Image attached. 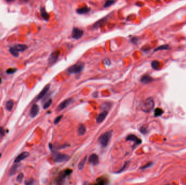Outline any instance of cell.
I'll return each mask as SVG.
<instances>
[{"label": "cell", "mask_w": 186, "mask_h": 185, "mask_svg": "<svg viewBox=\"0 0 186 185\" xmlns=\"http://www.w3.org/2000/svg\"><path fill=\"white\" fill-rule=\"evenodd\" d=\"M106 20H107V18H105L101 20H99V21L96 22L95 24L94 25V28H98V27H100V26H101L106 22Z\"/></svg>", "instance_id": "obj_21"}, {"label": "cell", "mask_w": 186, "mask_h": 185, "mask_svg": "<svg viewBox=\"0 0 186 185\" xmlns=\"http://www.w3.org/2000/svg\"><path fill=\"white\" fill-rule=\"evenodd\" d=\"M62 117H63V115H60V116H59L57 117L55 120V124H57V123H58L60 122V121L61 120Z\"/></svg>", "instance_id": "obj_34"}, {"label": "cell", "mask_w": 186, "mask_h": 185, "mask_svg": "<svg viewBox=\"0 0 186 185\" xmlns=\"http://www.w3.org/2000/svg\"><path fill=\"white\" fill-rule=\"evenodd\" d=\"M72 172H73V171L71 170V169H65V170L63 172H62L61 173H60V174L59 175V176L58 177V179L57 180V183H58V184L63 183V181H64V180L65 178V177L69 175L72 173Z\"/></svg>", "instance_id": "obj_4"}, {"label": "cell", "mask_w": 186, "mask_h": 185, "mask_svg": "<svg viewBox=\"0 0 186 185\" xmlns=\"http://www.w3.org/2000/svg\"><path fill=\"white\" fill-rule=\"evenodd\" d=\"M86 161H87V156L85 157L80 162L79 165V169H80V170H82V169L83 168V167H84V166L85 165V164H86Z\"/></svg>", "instance_id": "obj_26"}, {"label": "cell", "mask_w": 186, "mask_h": 185, "mask_svg": "<svg viewBox=\"0 0 186 185\" xmlns=\"http://www.w3.org/2000/svg\"><path fill=\"white\" fill-rule=\"evenodd\" d=\"M110 107H111V105L110 103H106L101 105V109H102L105 111H107V110L110 109Z\"/></svg>", "instance_id": "obj_31"}, {"label": "cell", "mask_w": 186, "mask_h": 185, "mask_svg": "<svg viewBox=\"0 0 186 185\" xmlns=\"http://www.w3.org/2000/svg\"><path fill=\"white\" fill-rule=\"evenodd\" d=\"M84 65L83 63L79 62L71 67H70L68 69V72L70 74H76L80 73L84 68Z\"/></svg>", "instance_id": "obj_2"}, {"label": "cell", "mask_w": 186, "mask_h": 185, "mask_svg": "<svg viewBox=\"0 0 186 185\" xmlns=\"http://www.w3.org/2000/svg\"><path fill=\"white\" fill-rule=\"evenodd\" d=\"M20 165L19 164V163L15 164L11 168L9 172V175H14L17 173V172L18 171V170L20 168Z\"/></svg>", "instance_id": "obj_16"}, {"label": "cell", "mask_w": 186, "mask_h": 185, "mask_svg": "<svg viewBox=\"0 0 186 185\" xmlns=\"http://www.w3.org/2000/svg\"><path fill=\"white\" fill-rule=\"evenodd\" d=\"M86 132V128L83 124H81L78 129V134L80 136H82L85 134Z\"/></svg>", "instance_id": "obj_20"}, {"label": "cell", "mask_w": 186, "mask_h": 185, "mask_svg": "<svg viewBox=\"0 0 186 185\" xmlns=\"http://www.w3.org/2000/svg\"><path fill=\"white\" fill-rule=\"evenodd\" d=\"M40 13L41 16L44 20H45V21H48L49 20L50 15H49L48 12H46L44 7H43L40 9Z\"/></svg>", "instance_id": "obj_15"}, {"label": "cell", "mask_w": 186, "mask_h": 185, "mask_svg": "<svg viewBox=\"0 0 186 185\" xmlns=\"http://www.w3.org/2000/svg\"><path fill=\"white\" fill-rule=\"evenodd\" d=\"M7 1H13V0H7Z\"/></svg>", "instance_id": "obj_42"}, {"label": "cell", "mask_w": 186, "mask_h": 185, "mask_svg": "<svg viewBox=\"0 0 186 185\" xmlns=\"http://www.w3.org/2000/svg\"><path fill=\"white\" fill-rule=\"evenodd\" d=\"M154 106V102L153 99L152 98H148L143 103L142 106V109L145 112H149L153 109Z\"/></svg>", "instance_id": "obj_1"}, {"label": "cell", "mask_w": 186, "mask_h": 185, "mask_svg": "<svg viewBox=\"0 0 186 185\" xmlns=\"http://www.w3.org/2000/svg\"><path fill=\"white\" fill-rule=\"evenodd\" d=\"M160 65V63L157 60H154L153 61L152 63H151V66L153 69H155V70H157V69L158 68V67H159Z\"/></svg>", "instance_id": "obj_24"}, {"label": "cell", "mask_w": 186, "mask_h": 185, "mask_svg": "<svg viewBox=\"0 0 186 185\" xmlns=\"http://www.w3.org/2000/svg\"><path fill=\"white\" fill-rule=\"evenodd\" d=\"M1 79L0 78V84H1Z\"/></svg>", "instance_id": "obj_43"}, {"label": "cell", "mask_w": 186, "mask_h": 185, "mask_svg": "<svg viewBox=\"0 0 186 185\" xmlns=\"http://www.w3.org/2000/svg\"><path fill=\"white\" fill-rule=\"evenodd\" d=\"M16 71V70L15 69H13V68H10L9 69V70H8L7 71V72L8 73H9V74H11V73H13L14 72H15V71Z\"/></svg>", "instance_id": "obj_37"}, {"label": "cell", "mask_w": 186, "mask_h": 185, "mask_svg": "<svg viewBox=\"0 0 186 185\" xmlns=\"http://www.w3.org/2000/svg\"><path fill=\"white\" fill-rule=\"evenodd\" d=\"M163 111L161 109L157 108L156 110H154V115L156 117H158V116H161L163 114Z\"/></svg>", "instance_id": "obj_28"}, {"label": "cell", "mask_w": 186, "mask_h": 185, "mask_svg": "<svg viewBox=\"0 0 186 185\" xmlns=\"http://www.w3.org/2000/svg\"><path fill=\"white\" fill-rule=\"evenodd\" d=\"M107 115H108L107 111H104L100 113L96 118L97 123H100L102 122L105 120L106 117H107Z\"/></svg>", "instance_id": "obj_14"}, {"label": "cell", "mask_w": 186, "mask_h": 185, "mask_svg": "<svg viewBox=\"0 0 186 185\" xmlns=\"http://www.w3.org/2000/svg\"><path fill=\"white\" fill-rule=\"evenodd\" d=\"M151 165V163H149L148 164H147L146 166H145L142 167V169H145V168H147L149 167H150Z\"/></svg>", "instance_id": "obj_40"}, {"label": "cell", "mask_w": 186, "mask_h": 185, "mask_svg": "<svg viewBox=\"0 0 186 185\" xmlns=\"http://www.w3.org/2000/svg\"><path fill=\"white\" fill-rule=\"evenodd\" d=\"M10 53H11V55L14 56V57H18L19 53V51H18L16 49H15L14 47H11L9 50Z\"/></svg>", "instance_id": "obj_23"}, {"label": "cell", "mask_w": 186, "mask_h": 185, "mask_svg": "<svg viewBox=\"0 0 186 185\" xmlns=\"http://www.w3.org/2000/svg\"><path fill=\"white\" fill-rule=\"evenodd\" d=\"M153 79L151 77L148 75H145L142 77L141 79V81L144 84H148L152 82Z\"/></svg>", "instance_id": "obj_19"}, {"label": "cell", "mask_w": 186, "mask_h": 185, "mask_svg": "<svg viewBox=\"0 0 186 185\" xmlns=\"http://www.w3.org/2000/svg\"><path fill=\"white\" fill-rule=\"evenodd\" d=\"M69 159V156L66 154H58L55 155V158H54V161L55 162L60 163L62 162L66 161Z\"/></svg>", "instance_id": "obj_6"}, {"label": "cell", "mask_w": 186, "mask_h": 185, "mask_svg": "<svg viewBox=\"0 0 186 185\" xmlns=\"http://www.w3.org/2000/svg\"><path fill=\"white\" fill-rule=\"evenodd\" d=\"M60 54V52L59 51H56L53 52L51 56L49 57V64L50 65H52L53 64H55L58 59V57Z\"/></svg>", "instance_id": "obj_7"}, {"label": "cell", "mask_w": 186, "mask_h": 185, "mask_svg": "<svg viewBox=\"0 0 186 185\" xmlns=\"http://www.w3.org/2000/svg\"><path fill=\"white\" fill-rule=\"evenodd\" d=\"M126 140L127 141H131L135 142L137 144H139L142 143V140L141 139H139V138H138L135 135L131 134L128 135L126 137Z\"/></svg>", "instance_id": "obj_11"}, {"label": "cell", "mask_w": 186, "mask_h": 185, "mask_svg": "<svg viewBox=\"0 0 186 185\" xmlns=\"http://www.w3.org/2000/svg\"><path fill=\"white\" fill-rule=\"evenodd\" d=\"M128 164V162H126L125 165H124V166L122 167V168L120 169V170L119 172H118V173H121V172H122V171L124 170V169H125L127 167Z\"/></svg>", "instance_id": "obj_36"}, {"label": "cell", "mask_w": 186, "mask_h": 185, "mask_svg": "<svg viewBox=\"0 0 186 185\" xmlns=\"http://www.w3.org/2000/svg\"><path fill=\"white\" fill-rule=\"evenodd\" d=\"M84 34L83 30L80 28L75 27L73 28L72 31V37L74 39L78 40L81 38Z\"/></svg>", "instance_id": "obj_5"}, {"label": "cell", "mask_w": 186, "mask_h": 185, "mask_svg": "<svg viewBox=\"0 0 186 185\" xmlns=\"http://www.w3.org/2000/svg\"><path fill=\"white\" fill-rule=\"evenodd\" d=\"M35 183V180H34L32 178H30L28 180H27L26 181H25V184L27 185H31V184H34Z\"/></svg>", "instance_id": "obj_32"}, {"label": "cell", "mask_w": 186, "mask_h": 185, "mask_svg": "<svg viewBox=\"0 0 186 185\" xmlns=\"http://www.w3.org/2000/svg\"><path fill=\"white\" fill-rule=\"evenodd\" d=\"M89 162L90 164L95 166L99 164V157L96 155V154H92V155H91L89 157Z\"/></svg>", "instance_id": "obj_13"}, {"label": "cell", "mask_w": 186, "mask_h": 185, "mask_svg": "<svg viewBox=\"0 0 186 185\" xmlns=\"http://www.w3.org/2000/svg\"><path fill=\"white\" fill-rule=\"evenodd\" d=\"M49 89H50V85H46L43 89V90L40 92V93L39 94L37 98V101H38V100H40V99H42L46 95V94L48 93V92Z\"/></svg>", "instance_id": "obj_12"}, {"label": "cell", "mask_w": 186, "mask_h": 185, "mask_svg": "<svg viewBox=\"0 0 186 185\" xmlns=\"http://www.w3.org/2000/svg\"><path fill=\"white\" fill-rule=\"evenodd\" d=\"M14 106V102L12 100H9L6 103V107L8 111H11L13 109V107Z\"/></svg>", "instance_id": "obj_22"}, {"label": "cell", "mask_w": 186, "mask_h": 185, "mask_svg": "<svg viewBox=\"0 0 186 185\" xmlns=\"http://www.w3.org/2000/svg\"><path fill=\"white\" fill-rule=\"evenodd\" d=\"M14 47L19 52H24L27 49V46L26 45L24 44H18L17 45L14 46Z\"/></svg>", "instance_id": "obj_18"}, {"label": "cell", "mask_w": 186, "mask_h": 185, "mask_svg": "<svg viewBox=\"0 0 186 185\" xmlns=\"http://www.w3.org/2000/svg\"><path fill=\"white\" fill-rule=\"evenodd\" d=\"M52 102V99H49L48 101L47 102H46V103H45V104H44V106H43L44 109H46L49 108V107H50V106L51 105Z\"/></svg>", "instance_id": "obj_30"}, {"label": "cell", "mask_w": 186, "mask_h": 185, "mask_svg": "<svg viewBox=\"0 0 186 185\" xmlns=\"http://www.w3.org/2000/svg\"><path fill=\"white\" fill-rule=\"evenodd\" d=\"M29 155V154L27 152V151H25L23 152L22 153H21L20 155H19L16 159H15V161H14V163L17 164V163H19L20 162H21V161L24 160V159H25L26 158H27Z\"/></svg>", "instance_id": "obj_10"}, {"label": "cell", "mask_w": 186, "mask_h": 185, "mask_svg": "<svg viewBox=\"0 0 186 185\" xmlns=\"http://www.w3.org/2000/svg\"><path fill=\"white\" fill-rule=\"evenodd\" d=\"M39 112V107L37 104H34L30 110V116L32 118L36 117Z\"/></svg>", "instance_id": "obj_9"}, {"label": "cell", "mask_w": 186, "mask_h": 185, "mask_svg": "<svg viewBox=\"0 0 186 185\" xmlns=\"http://www.w3.org/2000/svg\"><path fill=\"white\" fill-rule=\"evenodd\" d=\"M73 100L72 98H69L67 99L63 102H62L58 106L57 110L58 111H61L62 110H63L65 109L66 107H67L69 105H70L73 103Z\"/></svg>", "instance_id": "obj_8"}, {"label": "cell", "mask_w": 186, "mask_h": 185, "mask_svg": "<svg viewBox=\"0 0 186 185\" xmlns=\"http://www.w3.org/2000/svg\"><path fill=\"white\" fill-rule=\"evenodd\" d=\"M4 133V129L2 127H0V135H3Z\"/></svg>", "instance_id": "obj_39"}, {"label": "cell", "mask_w": 186, "mask_h": 185, "mask_svg": "<svg viewBox=\"0 0 186 185\" xmlns=\"http://www.w3.org/2000/svg\"><path fill=\"white\" fill-rule=\"evenodd\" d=\"M90 10V8L88 7H83L77 10V13L79 14H84L89 13Z\"/></svg>", "instance_id": "obj_17"}, {"label": "cell", "mask_w": 186, "mask_h": 185, "mask_svg": "<svg viewBox=\"0 0 186 185\" xmlns=\"http://www.w3.org/2000/svg\"><path fill=\"white\" fill-rule=\"evenodd\" d=\"M112 133L111 132H107L100 136L99 139V142L102 147L107 146L112 137Z\"/></svg>", "instance_id": "obj_3"}, {"label": "cell", "mask_w": 186, "mask_h": 185, "mask_svg": "<svg viewBox=\"0 0 186 185\" xmlns=\"http://www.w3.org/2000/svg\"><path fill=\"white\" fill-rule=\"evenodd\" d=\"M170 48L169 46L168 45H162L161 46H159L156 49H155L154 51H161V50H169Z\"/></svg>", "instance_id": "obj_25"}, {"label": "cell", "mask_w": 186, "mask_h": 185, "mask_svg": "<svg viewBox=\"0 0 186 185\" xmlns=\"http://www.w3.org/2000/svg\"><path fill=\"white\" fill-rule=\"evenodd\" d=\"M1 156H2V154H1V153H0V159H1Z\"/></svg>", "instance_id": "obj_41"}, {"label": "cell", "mask_w": 186, "mask_h": 185, "mask_svg": "<svg viewBox=\"0 0 186 185\" xmlns=\"http://www.w3.org/2000/svg\"><path fill=\"white\" fill-rule=\"evenodd\" d=\"M104 63L106 65H110L111 64V61L108 59H106L105 60V61H104Z\"/></svg>", "instance_id": "obj_38"}, {"label": "cell", "mask_w": 186, "mask_h": 185, "mask_svg": "<svg viewBox=\"0 0 186 185\" xmlns=\"http://www.w3.org/2000/svg\"><path fill=\"white\" fill-rule=\"evenodd\" d=\"M24 175L22 173H20L17 176V181L18 183H21L23 179H24Z\"/></svg>", "instance_id": "obj_29"}, {"label": "cell", "mask_w": 186, "mask_h": 185, "mask_svg": "<svg viewBox=\"0 0 186 185\" xmlns=\"http://www.w3.org/2000/svg\"><path fill=\"white\" fill-rule=\"evenodd\" d=\"M115 2V0H107L104 4V7L107 8L113 5Z\"/></svg>", "instance_id": "obj_27"}, {"label": "cell", "mask_w": 186, "mask_h": 185, "mask_svg": "<svg viewBox=\"0 0 186 185\" xmlns=\"http://www.w3.org/2000/svg\"><path fill=\"white\" fill-rule=\"evenodd\" d=\"M131 42H132L134 44H137L138 41V39L137 37H133V38H132L131 39Z\"/></svg>", "instance_id": "obj_35"}, {"label": "cell", "mask_w": 186, "mask_h": 185, "mask_svg": "<svg viewBox=\"0 0 186 185\" xmlns=\"http://www.w3.org/2000/svg\"><path fill=\"white\" fill-rule=\"evenodd\" d=\"M97 182L99 184H106L107 183V181H106V180L104 179L103 178H100L99 179H97Z\"/></svg>", "instance_id": "obj_33"}]
</instances>
